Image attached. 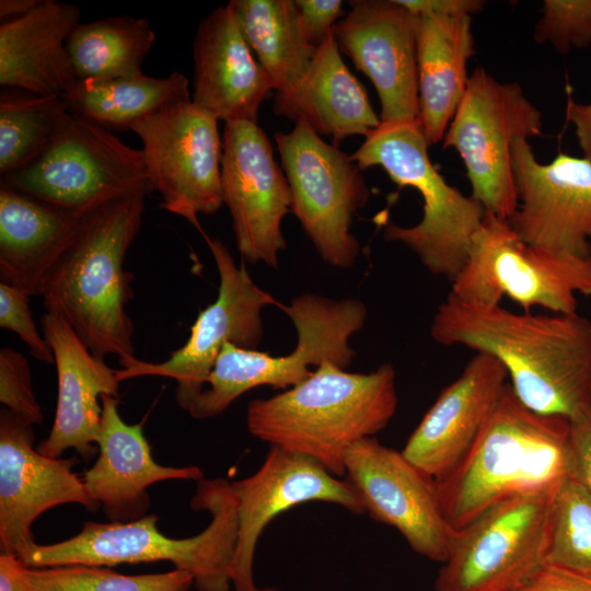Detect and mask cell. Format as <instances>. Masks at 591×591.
Listing matches in <instances>:
<instances>
[{"mask_svg": "<svg viewBox=\"0 0 591 591\" xmlns=\"http://www.w3.org/2000/svg\"><path fill=\"white\" fill-rule=\"evenodd\" d=\"M430 335L495 357L515 396L535 413L572 420L591 410V321L578 313H514L449 294Z\"/></svg>", "mask_w": 591, "mask_h": 591, "instance_id": "1", "label": "cell"}, {"mask_svg": "<svg viewBox=\"0 0 591 591\" xmlns=\"http://www.w3.org/2000/svg\"><path fill=\"white\" fill-rule=\"evenodd\" d=\"M334 25L339 50L374 85L382 123L418 118L417 14L397 0H356Z\"/></svg>", "mask_w": 591, "mask_h": 591, "instance_id": "20", "label": "cell"}, {"mask_svg": "<svg viewBox=\"0 0 591 591\" xmlns=\"http://www.w3.org/2000/svg\"><path fill=\"white\" fill-rule=\"evenodd\" d=\"M259 591H280V590L275 589V588H259Z\"/></svg>", "mask_w": 591, "mask_h": 591, "instance_id": "45", "label": "cell"}, {"mask_svg": "<svg viewBox=\"0 0 591 591\" xmlns=\"http://www.w3.org/2000/svg\"><path fill=\"white\" fill-rule=\"evenodd\" d=\"M46 341L53 349L58 396L51 430L36 448L50 457L73 449L85 461L96 453L104 395L119 398L116 370L96 358L60 316L42 317Z\"/></svg>", "mask_w": 591, "mask_h": 591, "instance_id": "23", "label": "cell"}, {"mask_svg": "<svg viewBox=\"0 0 591 591\" xmlns=\"http://www.w3.org/2000/svg\"><path fill=\"white\" fill-rule=\"evenodd\" d=\"M228 4L273 89L293 88L318 48L305 36L294 0H231Z\"/></svg>", "mask_w": 591, "mask_h": 591, "instance_id": "29", "label": "cell"}, {"mask_svg": "<svg viewBox=\"0 0 591 591\" xmlns=\"http://www.w3.org/2000/svg\"><path fill=\"white\" fill-rule=\"evenodd\" d=\"M30 294L0 282V326L19 335L30 348L31 355L46 363H55L53 349L42 337L30 309Z\"/></svg>", "mask_w": 591, "mask_h": 591, "instance_id": "37", "label": "cell"}, {"mask_svg": "<svg viewBox=\"0 0 591 591\" xmlns=\"http://www.w3.org/2000/svg\"><path fill=\"white\" fill-rule=\"evenodd\" d=\"M221 188L243 259L278 268L287 246L281 223L292 212V196L273 146L257 123L224 125Z\"/></svg>", "mask_w": 591, "mask_h": 591, "instance_id": "15", "label": "cell"}, {"mask_svg": "<svg viewBox=\"0 0 591 591\" xmlns=\"http://www.w3.org/2000/svg\"><path fill=\"white\" fill-rule=\"evenodd\" d=\"M73 3L40 0L0 25V84L40 96H60L77 81L66 42L79 23Z\"/></svg>", "mask_w": 591, "mask_h": 591, "instance_id": "26", "label": "cell"}, {"mask_svg": "<svg viewBox=\"0 0 591 591\" xmlns=\"http://www.w3.org/2000/svg\"><path fill=\"white\" fill-rule=\"evenodd\" d=\"M511 165L518 207L507 223L517 236L554 253L591 256V161L559 152L541 164L520 138Z\"/></svg>", "mask_w": 591, "mask_h": 591, "instance_id": "17", "label": "cell"}, {"mask_svg": "<svg viewBox=\"0 0 591 591\" xmlns=\"http://www.w3.org/2000/svg\"><path fill=\"white\" fill-rule=\"evenodd\" d=\"M192 101L218 120L257 123L274 90L229 4L200 21L193 43Z\"/></svg>", "mask_w": 591, "mask_h": 591, "instance_id": "22", "label": "cell"}, {"mask_svg": "<svg viewBox=\"0 0 591 591\" xmlns=\"http://www.w3.org/2000/svg\"><path fill=\"white\" fill-rule=\"evenodd\" d=\"M534 39L560 54L591 44V0H545Z\"/></svg>", "mask_w": 591, "mask_h": 591, "instance_id": "35", "label": "cell"}, {"mask_svg": "<svg viewBox=\"0 0 591 591\" xmlns=\"http://www.w3.org/2000/svg\"><path fill=\"white\" fill-rule=\"evenodd\" d=\"M26 577L37 591H188L194 587V577L175 568L160 573L124 575L104 566H26Z\"/></svg>", "mask_w": 591, "mask_h": 591, "instance_id": "33", "label": "cell"}, {"mask_svg": "<svg viewBox=\"0 0 591 591\" xmlns=\"http://www.w3.org/2000/svg\"><path fill=\"white\" fill-rule=\"evenodd\" d=\"M395 370L383 363L369 373H354L324 362L298 385L246 409L250 433L271 445L310 456L331 474L345 476L346 451L374 437L397 408Z\"/></svg>", "mask_w": 591, "mask_h": 591, "instance_id": "3", "label": "cell"}, {"mask_svg": "<svg viewBox=\"0 0 591 591\" xmlns=\"http://www.w3.org/2000/svg\"><path fill=\"white\" fill-rule=\"evenodd\" d=\"M194 510L208 511L211 521L198 534L173 538L158 529V515L129 522L88 521L70 538L34 544L20 559L27 567L169 561L194 577L197 591H230L237 543V501L231 482L201 478L190 500Z\"/></svg>", "mask_w": 591, "mask_h": 591, "instance_id": "5", "label": "cell"}, {"mask_svg": "<svg viewBox=\"0 0 591 591\" xmlns=\"http://www.w3.org/2000/svg\"><path fill=\"white\" fill-rule=\"evenodd\" d=\"M237 501L239 533L232 567L234 591H259L254 555L265 528L280 513L309 501L338 505L363 514L359 495L347 479L331 474L314 459L271 445L259 468L231 482Z\"/></svg>", "mask_w": 591, "mask_h": 591, "instance_id": "18", "label": "cell"}, {"mask_svg": "<svg viewBox=\"0 0 591 591\" xmlns=\"http://www.w3.org/2000/svg\"><path fill=\"white\" fill-rule=\"evenodd\" d=\"M0 402L16 418L28 425L43 422L27 359L10 347L0 349Z\"/></svg>", "mask_w": 591, "mask_h": 591, "instance_id": "36", "label": "cell"}, {"mask_svg": "<svg viewBox=\"0 0 591 591\" xmlns=\"http://www.w3.org/2000/svg\"><path fill=\"white\" fill-rule=\"evenodd\" d=\"M40 0H1L0 18L1 21H8L22 16L33 10Z\"/></svg>", "mask_w": 591, "mask_h": 591, "instance_id": "44", "label": "cell"}, {"mask_svg": "<svg viewBox=\"0 0 591 591\" xmlns=\"http://www.w3.org/2000/svg\"><path fill=\"white\" fill-rule=\"evenodd\" d=\"M99 455L81 477L89 495L100 505L109 522H129L146 515L148 487L171 479L204 478L198 466H165L152 456L140 424H126L118 412L119 399L104 395Z\"/></svg>", "mask_w": 591, "mask_h": 591, "instance_id": "24", "label": "cell"}, {"mask_svg": "<svg viewBox=\"0 0 591 591\" xmlns=\"http://www.w3.org/2000/svg\"><path fill=\"white\" fill-rule=\"evenodd\" d=\"M86 213L1 185L0 279L30 296L43 290L78 237Z\"/></svg>", "mask_w": 591, "mask_h": 591, "instance_id": "25", "label": "cell"}, {"mask_svg": "<svg viewBox=\"0 0 591 591\" xmlns=\"http://www.w3.org/2000/svg\"><path fill=\"white\" fill-rule=\"evenodd\" d=\"M520 591H591V576L545 564Z\"/></svg>", "mask_w": 591, "mask_h": 591, "instance_id": "40", "label": "cell"}, {"mask_svg": "<svg viewBox=\"0 0 591 591\" xmlns=\"http://www.w3.org/2000/svg\"><path fill=\"white\" fill-rule=\"evenodd\" d=\"M418 121L429 144L443 140L465 93L475 55L470 15L417 14Z\"/></svg>", "mask_w": 591, "mask_h": 591, "instance_id": "28", "label": "cell"}, {"mask_svg": "<svg viewBox=\"0 0 591 591\" xmlns=\"http://www.w3.org/2000/svg\"><path fill=\"white\" fill-rule=\"evenodd\" d=\"M449 294L482 305H498L508 297L526 310L538 306L554 314H575L577 294L591 297V256L530 245L507 221L486 212Z\"/></svg>", "mask_w": 591, "mask_h": 591, "instance_id": "9", "label": "cell"}, {"mask_svg": "<svg viewBox=\"0 0 591 591\" xmlns=\"http://www.w3.org/2000/svg\"><path fill=\"white\" fill-rule=\"evenodd\" d=\"M188 84L178 71L165 78L141 72L106 80H78L61 99L70 113L108 130H124L170 104L190 100Z\"/></svg>", "mask_w": 591, "mask_h": 591, "instance_id": "30", "label": "cell"}, {"mask_svg": "<svg viewBox=\"0 0 591 591\" xmlns=\"http://www.w3.org/2000/svg\"><path fill=\"white\" fill-rule=\"evenodd\" d=\"M415 14L470 15L479 13L486 2L482 0H397Z\"/></svg>", "mask_w": 591, "mask_h": 591, "instance_id": "41", "label": "cell"}, {"mask_svg": "<svg viewBox=\"0 0 591 591\" xmlns=\"http://www.w3.org/2000/svg\"><path fill=\"white\" fill-rule=\"evenodd\" d=\"M205 239L219 273L217 299L199 312L187 341L169 359L150 363L136 358L116 370L119 382L144 375L174 379L176 403L184 410L205 389L224 345L231 343L244 349H256L264 335L263 310L268 305H282L253 281L244 264L236 265L220 240L206 235Z\"/></svg>", "mask_w": 591, "mask_h": 591, "instance_id": "13", "label": "cell"}, {"mask_svg": "<svg viewBox=\"0 0 591 591\" xmlns=\"http://www.w3.org/2000/svg\"><path fill=\"white\" fill-rule=\"evenodd\" d=\"M571 476L569 419L531 410L508 383L471 449L434 483L456 531L503 499L556 488Z\"/></svg>", "mask_w": 591, "mask_h": 591, "instance_id": "2", "label": "cell"}, {"mask_svg": "<svg viewBox=\"0 0 591 591\" xmlns=\"http://www.w3.org/2000/svg\"><path fill=\"white\" fill-rule=\"evenodd\" d=\"M566 118L575 127L583 158L591 161V103H576L570 93H567Z\"/></svg>", "mask_w": 591, "mask_h": 591, "instance_id": "42", "label": "cell"}, {"mask_svg": "<svg viewBox=\"0 0 591 591\" xmlns=\"http://www.w3.org/2000/svg\"><path fill=\"white\" fill-rule=\"evenodd\" d=\"M508 381L505 367L495 357L476 352L441 391L402 453L434 480L448 474L477 439Z\"/></svg>", "mask_w": 591, "mask_h": 591, "instance_id": "21", "label": "cell"}, {"mask_svg": "<svg viewBox=\"0 0 591 591\" xmlns=\"http://www.w3.org/2000/svg\"><path fill=\"white\" fill-rule=\"evenodd\" d=\"M557 488L503 499L454 531L434 591H520L546 563Z\"/></svg>", "mask_w": 591, "mask_h": 591, "instance_id": "10", "label": "cell"}, {"mask_svg": "<svg viewBox=\"0 0 591 591\" xmlns=\"http://www.w3.org/2000/svg\"><path fill=\"white\" fill-rule=\"evenodd\" d=\"M293 124L290 131L274 135L291 190L292 213L320 257L348 269L360 253L352 218L368 204L369 187L350 154L324 140L304 119Z\"/></svg>", "mask_w": 591, "mask_h": 591, "instance_id": "12", "label": "cell"}, {"mask_svg": "<svg viewBox=\"0 0 591 591\" xmlns=\"http://www.w3.org/2000/svg\"><path fill=\"white\" fill-rule=\"evenodd\" d=\"M299 18L309 42L318 47L345 15L340 0H294Z\"/></svg>", "mask_w": 591, "mask_h": 591, "instance_id": "38", "label": "cell"}, {"mask_svg": "<svg viewBox=\"0 0 591 591\" xmlns=\"http://www.w3.org/2000/svg\"><path fill=\"white\" fill-rule=\"evenodd\" d=\"M569 421L571 477L591 493V410Z\"/></svg>", "mask_w": 591, "mask_h": 591, "instance_id": "39", "label": "cell"}, {"mask_svg": "<svg viewBox=\"0 0 591 591\" xmlns=\"http://www.w3.org/2000/svg\"><path fill=\"white\" fill-rule=\"evenodd\" d=\"M541 111L517 82H500L484 68L470 76L465 93L443 137L464 163L472 197L507 221L518 207L511 149L542 135Z\"/></svg>", "mask_w": 591, "mask_h": 591, "instance_id": "11", "label": "cell"}, {"mask_svg": "<svg viewBox=\"0 0 591 591\" xmlns=\"http://www.w3.org/2000/svg\"><path fill=\"white\" fill-rule=\"evenodd\" d=\"M273 108L293 123L304 119L335 146L351 136L366 138L381 124L366 89L345 65L334 30L303 78L293 88L276 92Z\"/></svg>", "mask_w": 591, "mask_h": 591, "instance_id": "27", "label": "cell"}, {"mask_svg": "<svg viewBox=\"0 0 591 591\" xmlns=\"http://www.w3.org/2000/svg\"><path fill=\"white\" fill-rule=\"evenodd\" d=\"M69 115L60 96L23 91L0 95L1 176L36 162L53 142Z\"/></svg>", "mask_w": 591, "mask_h": 591, "instance_id": "32", "label": "cell"}, {"mask_svg": "<svg viewBox=\"0 0 591 591\" xmlns=\"http://www.w3.org/2000/svg\"><path fill=\"white\" fill-rule=\"evenodd\" d=\"M429 146L418 119L381 121L350 157L361 171L381 166L393 183L420 194V221L410 227L390 222L383 236L403 244L431 274L452 282L487 211L445 182L429 158Z\"/></svg>", "mask_w": 591, "mask_h": 591, "instance_id": "6", "label": "cell"}, {"mask_svg": "<svg viewBox=\"0 0 591 591\" xmlns=\"http://www.w3.org/2000/svg\"><path fill=\"white\" fill-rule=\"evenodd\" d=\"M1 185L80 213L155 190L141 150L70 112L43 155Z\"/></svg>", "mask_w": 591, "mask_h": 591, "instance_id": "8", "label": "cell"}, {"mask_svg": "<svg viewBox=\"0 0 591 591\" xmlns=\"http://www.w3.org/2000/svg\"><path fill=\"white\" fill-rule=\"evenodd\" d=\"M144 198L129 197L86 213L72 246L49 277L42 297L47 312L66 321L99 359H136L127 314L134 275L124 269L144 212Z\"/></svg>", "mask_w": 591, "mask_h": 591, "instance_id": "4", "label": "cell"}, {"mask_svg": "<svg viewBox=\"0 0 591 591\" xmlns=\"http://www.w3.org/2000/svg\"><path fill=\"white\" fill-rule=\"evenodd\" d=\"M33 426L0 410V553L21 558L34 544L32 525L45 511L78 503L100 505L89 495L71 459L50 457L34 448Z\"/></svg>", "mask_w": 591, "mask_h": 591, "instance_id": "19", "label": "cell"}, {"mask_svg": "<svg viewBox=\"0 0 591 591\" xmlns=\"http://www.w3.org/2000/svg\"><path fill=\"white\" fill-rule=\"evenodd\" d=\"M149 178L161 207L201 233L198 215H213L222 202V140L218 119L190 100L170 104L135 123Z\"/></svg>", "mask_w": 591, "mask_h": 591, "instance_id": "14", "label": "cell"}, {"mask_svg": "<svg viewBox=\"0 0 591 591\" xmlns=\"http://www.w3.org/2000/svg\"><path fill=\"white\" fill-rule=\"evenodd\" d=\"M155 39L147 19L121 15L79 22L66 47L78 80H106L141 73Z\"/></svg>", "mask_w": 591, "mask_h": 591, "instance_id": "31", "label": "cell"}, {"mask_svg": "<svg viewBox=\"0 0 591 591\" xmlns=\"http://www.w3.org/2000/svg\"><path fill=\"white\" fill-rule=\"evenodd\" d=\"M0 591H37L26 577V565L15 555L0 553Z\"/></svg>", "mask_w": 591, "mask_h": 591, "instance_id": "43", "label": "cell"}, {"mask_svg": "<svg viewBox=\"0 0 591 591\" xmlns=\"http://www.w3.org/2000/svg\"><path fill=\"white\" fill-rule=\"evenodd\" d=\"M545 564L591 576V493L572 477L554 496Z\"/></svg>", "mask_w": 591, "mask_h": 591, "instance_id": "34", "label": "cell"}, {"mask_svg": "<svg viewBox=\"0 0 591 591\" xmlns=\"http://www.w3.org/2000/svg\"><path fill=\"white\" fill-rule=\"evenodd\" d=\"M297 331L296 348L286 356L244 349L227 343L201 393L187 413L194 419L222 414L237 397L257 386L288 390L306 380L324 362L347 369L356 351L350 337L366 324L368 310L358 299H329L315 293L281 305Z\"/></svg>", "mask_w": 591, "mask_h": 591, "instance_id": "7", "label": "cell"}, {"mask_svg": "<svg viewBox=\"0 0 591 591\" xmlns=\"http://www.w3.org/2000/svg\"><path fill=\"white\" fill-rule=\"evenodd\" d=\"M344 467L364 513L397 530L418 555L447 561L454 530L443 517L433 478L374 437L354 443Z\"/></svg>", "mask_w": 591, "mask_h": 591, "instance_id": "16", "label": "cell"}]
</instances>
